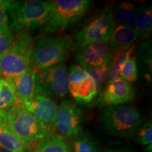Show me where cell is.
I'll use <instances>...</instances> for the list:
<instances>
[{"label": "cell", "mask_w": 152, "mask_h": 152, "mask_svg": "<svg viewBox=\"0 0 152 152\" xmlns=\"http://www.w3.org/2000/svg\"><path fill=\"white\" fill-rule=\"evenodd\" d=\"M75 48L69 35L45 37L34 47L30 66L36 73L38 71L63 64Z\"/></svg>", "instance_id": "3957f363"}, {"label": "cell", "mask_w": 152, "mask_h": 152, "mask_svg": "<svg viewBox=\"0 0 152 152\" xmlns=\"http://www.w3.org/2000/svg\"><path fill=\"white\" fill-rule=\"evenodd\" d=\"M136 92L132 85L118 77L106 85L99 94L94 104L100 107L126 104L135 97Z\"/></svg>", "instance_id": "30bf717a"}, {"label": "cell", "mask_w": 152, "mask_h": 152, "mask_svg": "<svg viewBox=\"0 0 152 152\" xmlns=\"http://www.w3.org/2000/svg\"><path fill=\"white\" fill-rule=\"evenodd\" d=\"M99 117L104 130L109 134L120 137H132L144 123L141 111L127 104L102 107Z\"/></svg>", "instance_id": "6da1fadb"}, {"label": "cell", "mask_w": 152, "mask_h": 152, "mask_svg": "<svg viewBox=\"0 0 152 152\" xmlns=\"http://www.w3.org/2000/svg\"><path fill=\"white\" fill-rule=\"evenodd\" d=\"M0 152H10L9 151H7V150H6L4 149H3V148L0 147Z\"/></svg>", "instance_id": "1f68e13d"}, {"label": "cell", "mask_w": 152, "mask_h": 152, "mask_svg": "<svg viewBox=\"0 0 152 152\" xmlns=\"http://www.w3.org/2000/svg\"><path fill=\"white\" fill-rule=\"evenodd\" d=\"M137 37L134 28L125 26H115L109 42L113 59L130 48Z\"/></svg>", "instance_id": "5bb4252c"}, {"label": "cell", "mask_w": 152, "mask_h": 152, "mask_svg": "<svg viewBox=\"0 0 152 152\" xmlns=\"http://www.w3.org/2000/svg\"><path fill=\"white\" fill-rule=\"evenodd\" d=\"M73 152H101L99 142L90 131H80L72 138Z\"/></svg>", "instance_id": "ac0fdd59"}, {"label": "cell", "mask_w": 152, "mask_h": 152, "mask_svg": "<svg viewBox=\"0 0 152 152\" xmlns=\"http://www.w3.org/2000/svg\"><path fill=\"white\" fill-rule=\"evenodd\" d=\"M134 47H135V45H132L125 52H123V54H120L115 59H113V66H112L111 71L109 72L107 79H106L105 87L106 85H108L111 82L119 77V74L121 73L125 63L128 59L129 57L131 56V54H132L133 50H134Z\"/></svg>", "instance_id": "7402d4cb"}, {"label": "cell", "mask_w": 152, "mask_h": 152, "mask_svg": "<svg viewBox=\"0 0 152 152\" xmlns=\"http://www.w3.org/2000/svg\"><path fill=\"white\" fill-rule=\"evenodd\" d=\"M18 102L12 87L3 79L2 86L0 90V110L7 111Z\"/></svg>", "instance_id": "603a6c76"}, {"label": "cell", "mask_w": 152, "mask_h": 152, "mask_svg": "<svg viewBox=\"0 0 152 152\" xmlns=\"http://www.w3.org/2000/svg\"><path fill=\"white\" fill-rule=\"evenodd\" d=\"M68 92L76 103L80 105L90 104L97 95L94 81L90 75L77 82L68 83Z\"/></svg>", "instance_id": "9a60e30c"}, {"label": "cell", "mask_w": 152, "mask_h": 152, "mask_svg": "<svg viewBox=\"0 0 152 152\" xmlns=\"http://www.w3.org/2000/svg\"><path fill=\"white\" fill-rule=\"evenodd\" d=\"M113 7L111 5L106 6L75 34V45L83 47L98 42H109L115 26Z\"/></svg>", "instance_id": "52a82bcc"}, {"label": "cell", "mask_w": 152, "mask_h": 152, "mask_svg": "<svg viewBox=\"0 0 152 152\" xmlns=\"http://www.w3.org/2000/svg\"><path fill=\"white\" fill-rule=\"evenodd\" d=\"M35 152H71L69 147L58 134H53L37 142Z\"/></svg>", "instance_id": "ffe728a7"}, {"label": "cell", "mask_w": 152, "mask_h": 152, "mask_svg": "<svg viewBox=\"0 0 152 152\" xmlns=\"http://www.w3.org/2000/svg\"><path fill=\"white\" fill-rule=\"evenodd\" d=\"M34 47L28 30L17 33L11 47L0 54V78L11 79L23 73L30 66Z\"/></svg>", "instance_id": "277c9868"}, {"label": "cell", "mask_w": 152, "mask_h": 152, "mask_svg": "<svg viewBox=\"0 0 152 152\" xmlns=\"http://www.w3.org/2000/svg\"><path fill=\"white\" fill-rule=\"evenodd\" d=\"M82 111L68 100H64L57 109L54 127L60 135L73 138L82 131Z\"/></svg>", "instance_id": "9c48e42d"}, {"label": "cell", "mask_w": 152, "mask_h": 152, "mask_svg": "<svg viewBox=\"0 0 152 152\" xmlns=\"http://www.w3.org/2000/svg\"><path fill=\"white\" fill-rule=\"evenodd\" d=\"M92 3L90 0L50 1V10L44 26L45 33H62L83 18Z\"/></svg>", "instance_id": "8992f818"}, {"label": "cell", "mask_w": 152, "mask_h": 152, "mask_svg": "<svg viewBox=\"0 0 152 152\" xmlns=\"http://www.w3.org/2000/svg\"><path fill=\"white\" fill-rule=\"evenodd\" d=\"M137 144L142 146L151 145L152 142V123L151 121L143 123L137 128L132 136Z\"/></svg>", "instance_id": "d4e9b609"}, {"label": "cell", "mask_w": 152, "mask_h": 152, "mask_svg": "<svg viewBox=\"0 0 152 152\" xmlns=\"http://www.w3.org/2000/svg\"><path fill=\"white\" fill-rule=\"evenodd\" d=\"M50 10V1H11L8 10L9 26L18 32L44 27Z\"/></svg>", "instance_id": "5b68a950"}, {"label": "cell", "mask_w": 152, "mask_h": 152, "mask_svg": "<svg viewBox=\"0 0 152 152\" xmlns=\"http://www.w3.org/2000/svg\"><path fill=\"white\" fill-rule=\"evenodd\" d=\"M5 80L12 87L18 102L30 100L35 94V73L31 66L20 75Z\"/></svg>", "instance_id": "4fadbf2b"}, {"label": "cell", "mask_w": 152, "mask_h": 152, "mask_svg": "<svg viewBox=\"0 0 152 152\" xmlns=\"http://www.w3.org/2000/svg\"><path fill=\"white\" fill-rule=\"evenodd\" d=\"M147 152H151V145L147 146Z\"/></svg>", "instance_id": "4dcf8cb0"}, {"label": "cell", "mask_w": 152, "mask_h": 152, "mask_svg": "<svg viewBox=\"0 0 152 152\" xmlns=\"http://www.w3.org/2000/svg\"><path fill=\"white\" fill-rule=\"evenodd\" d=\"M11 1H0V28L9 26L8 10Z\"/></svg>", "instance_id": "83f0119b"}, {"label": "cell", "mask_w": 152, "mask_h": 152, "mask_svg": "<svg viewBox=\"0 0 152 152\" xmlns=\"http://www.w3.org/2000/svg\"><path fill=\"white\" fill-rule=\"evenodd\" d=\"M6 118H7V111L0 110V126L6 125Z\"/></svg>", "instance_id": "f1b7e54d"}, {"label": "cell", "mask_w": 152, "mask_h": 152, "mask_svg": "<svg viewBox=\"0 0 152 152\" xmlns=\"http://www.w3.org/2000/svg\"><path fill=\"white\" fill-rule=\"evenodd\" d=\"M137 61L135 56H130L119 74V77L127 83H134L137 80Z\"/></svg>", "instance_id": "cb8c5ba5"}, {"label": "cell", "mask_w": 152, "mask_h": 152, "mask_svg": "<svg viewBox=\"0 0 152 152\" xmlns=\"http://www.w3.org/2000/svg\"><path fill=\"white\" fill-rule=\"evenodd\" d=\"M105 152H133L132 150L129 148L123 147V148H118V149H111L106 150Z\"/></svg>", "instance_id": "f546056e"}, {"label": "cell", "mask_w": 152, "mask_h": 152, "mask_svg": "<svg viewBox=\"0 0 152 152\" xmlns=\"http://www.w3.org/2000/svg\"><path fill=\"white\" fill-rule=\"evenodd\" d=\"M35 94L63 98L68 92V71L64 64L38 71L35 73Z\"/></svg>", "instance_id": "ba28073f"}, {"label": "cell", "mask_w": 152, "mask_h": 152, "mask_svg": "<svg viewBox=\"0 0 152 152\" xmlns=\"http://www.w3.org/2000/svg\"><path fill=\"white\" fill-rule=\"evenodd\" d=\"M138 9L132 1H125L113 7V18L115 25L134 28V20Z\"/></svg>", "instance_id": "2e32d148"}, {"label": "cell", "mask_w": 152, "mask_h": 152, "mask_svg": "<svg viewBox=\"0 0 152 152\" xmlns=\"http://www.w3.org/2000/svg\"><path fill=\"white\" fill-rule=\"evenodd\" d=\"M113 58H111L104 64L87 71L94 81L97 94L102 92L104 87L105 86L106 79L113 66Z\"/></svg>", "instance_id": "44dd1931"}, {"label": "cell", "mask_w": 152, "mask_h": 152, "mask_svg": "<svg viewBox=\"0 0 152 152\" xmlns=\"http://www.w3.org/2000/svg\"><path fill=\"white\" fill-rule=\"evenodd\" d=\"M0 147L10 152L29 151V146L17 137L7 125L0 126Z\"/></svg>", "instance_id": "d6986e66"}, {"label": "cell", "mask_w": 152, "mask_h": 152, "mask_svg": "<svg viewBox=\"0 0 152 152\" xmlns=\"http://www.w3.org/2000/svg\"><path fill=\"white\" fill-rule=\"evenodd\" d=\"M6 125L28 146L53 134L51 126L37 118L20 102L7 111Z\"/></svg>", "instance_id": "7a4b0ae2"}, {"label": "cell", "mask_w": 152, "mask_h": 152, "mask_svg": "<svg viewBox=\"0 0 152 152\" xmlns=\"http://www.w3.org/2000/svg\"><path fill=\"white\" fill-rule=\"evenodd\" d=\"M14 37L9 26L0 28V54L7 50L14 42Z\"/></svg>", "instance_id": "484cf974"}, {"label": "cell", "mask_w": 152, "mask_h": 152, "mask_svg": "<svg viewBox=\"0 0 152 152\" xmlns=\"http://www.w3.org/2000/svg\"><path fill=\"white\" fill-rule=\"evenodd\" d=\"M151 41L144 42L140 47L139 55L140 60L151 73Z\"/></svg>", "instance_id": "4316f807"}, {"label": "cell", "mask_w": 152, "mask_h": 152, "mask_svg": "<svg viewBox=\"0 0 152 152\" xmlns=\"http://www.w3.org/2000/svg\"><path fill=\"white\" fill-rule=\"evenodd\" d=\"M113 58L109 42H98L87 46L80 47L75 60L85 70L90 69Z\"/></svg>", "instance_id": "8fae6325"}, {"label": "cell", "mask_w": 152, "mask_h": 152, "mask_svg": "<svg viewBox=\"0 0 152 152\" xmlns=\"http://www.w3.org/2000/svg\"><path fill=\"white\" fill-rule=\"evenodd\" d=\"M134 28L137 37L147 39L151 37L152 32V9L151 7H143L138 9Z\"/></svg>", "instance_id": "e0dca14e"}, {"label": "cell", "mask_w": 152, "mask_h": 152, "mask_svg": "<svg viewBox=\"0 0 152 152\" xmlns=\"http://www.w3.org/2000/svg\"><path fill=\"white\" fill-rule=\"evenodd\" d=\"M26 109L49 126L54 124L58 106L49 96L35 94L30 100L23 102Z\"/></svg>", "instance_id": "7c38bea8"}, {"label": "cell", "mask_w": 152, "mask_h": 152, "mask_svg": "<svg viewBox=\"0 0 152 152\" xmlns=\"http://www.w3.org/2000/svg\"><path fill=\"white\" fill-rule=\"evenodd\" d=\"M2 82H3V79L0 78V90H1V86H2Z\"/></svg>", "instance_id": "d6a6232c"}]
</instances>
